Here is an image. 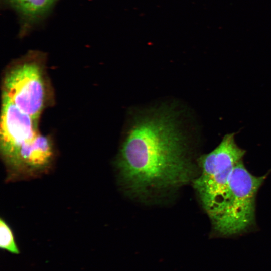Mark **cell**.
Returning <instances> with one entry per match:
<instances>
[{
  "instance_id": "obj_3",
  "label": "cell",
  "mask_w": 271,
  "mask_h": 271,
  "mask_svg": "<svg viewBox=\"0 0 271 271\" xmlns=\"http://www.w3.org/2000/svg\"><path fill=\"white\" fill-rule=\"evenodd\" d=\"M242 161L235 165L231 172L228 195L222 211L211 222L214 236H239L254 223L256 196L266 175H252Z\"/></svg>"
},
{
  "instance_id": "obj_4",
  "label": "cell",
  "mask_w": 271,
  "mask_h": 271,
  "mask_svg": "<svg viewBox=\"0 0 271 271\" xmlns=\"http://www.w3.org/2000/svg\"><path fill=\"white\" fill-rule=\"evenodd\" d=\"M2 95L38 121L46 97L41 68L28 61L11 69L5 75Z\"/></svg>"
},
{
  "instance_id": "obj_7",
  "label": "cell",
  "mask_w": 271,
  "mask_h": 271,
  "mask_svg": "<svg viewBox=\"0 0 271 271\" xmlns=\"http://www.w3.org/2000/svg\"><path fill=\"white\" fill-rule=\"evenodd\" d=\"M56 0H10L13 6L24 16L33 18L43 15Z\"/></svg>"
},
{
  "instance_id": "obj_6",
  "label": "cell",
  "mask_w": 271,
  "mask_h": 271,
  "mask_svg": "<svg viewBox=\"0 0 271 271\" xmlns=\"http://www.w3.org/2000/svg\"><path fill=\"white\" fill-rule=\"evenodd\" d=\"M0 150L5 164L26 142L37 136V122L6 97L2 95Z\"/></svg>"
},
{
  "instance_id": "obj_2",
  "label": "cell",
  "mask_w": 271,
  "mask_h": 271,
  "mask_svg": "<svg viewBox=\"0 0 271 271\" xmlns=\"http://www.w3.org/2000/svg\"><path fill=\"white\" fill-rule=\"evenodd\" d=\"M235 135L226 134L213 150L199 159L201 173L193 181V186L211 222L222 211L228 195L231 172L245 154L236 143Z\"/></svg>"
},
{
  "instance_id": "obj_8",
  "label": "cell",
  "mask_w": 271,
  "mask_h": 271,
  "mask_svg": "<svg viewBox=\"0 0 271 271\" xmlns=\"http://www.w3.org/2000/svg\"><path fill=\"white\" fill-rule=\"evenodd\" d=\"M0 247L1 249L12 254L20 253L12 229L2 218L0 220Z\"/></svg>"
},
{
  "instance_id": "obj_1",
  "label": "cell",
  "mask_w": 271,
  "mask_h": 271,
  "mask_svg": "<svg viewBox=\"0 0 271 271\" xmlns=\"http://www.w3.org/2000/svg\"><path fill=\"white\" fill-rule=\"evenodd\" d=\"M185 140L172 112L137 118L129 128L117 160L121 179L136 195L175 189L193 177Z\"/></svg>"
},
{
  "instance_id": "obj_5",
  "label": "cell",
  "mask_w": 271,
  "mask_h": 271,
  "mask_svg": "<svg viewBox=\"0 0 271 271\" xmlns=\"http://www.w3.org/2000/svg\"><path fill=\"white\" fill-rule=\"evenodd\" d=\"M54 159L52 142L39 133L24 143L5 166L8 181L32 179L47 173Z\"/></svg>"
}]
</instances>
